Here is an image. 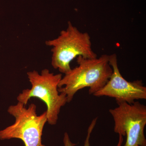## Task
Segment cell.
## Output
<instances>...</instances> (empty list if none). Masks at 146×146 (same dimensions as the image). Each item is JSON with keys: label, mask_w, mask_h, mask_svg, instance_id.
<instances>
[{"label": "cell", "mask_w": 146, "mask_h": 146, "mask_svg": "<svg viewBox=\"0 0 146 146\" xmlns=\"http://www.w3.org/2000/svg\"><path fill=\"white\" fill-rule=\"evenodd\" d=\"M77 62L78 66L65 74L58 84V92L66 95L68 103L78 91L86 87L89 88V94L94 95L105 86L113 72L109 55L94 58L79 56Z\"/></svg>", "instance_id": "obj_1"}, {"label": "cell", "mask_w": 146, "mask_h": 146, "mask_svg": "<svg viewBox=\"0 0 146 146\" xmlns=\"http://www.w3.org/2000/svg\"><path fill=\"white\" fill-rule=\"evenodd\" d=\"M46 44L51 47V64L60 72L71 70V62L79 56L86 58H97L91 47V37L87 32H82L68 22V27L60 32L57 38L47 40Z\"/></svg>", "instance_id": "obj_2"}, {"label": "cell", "mask_w": 146, "mask_h": 146, "mask_svg": "<svg viewBox=\"0 0 146 146\" xmlns=\"http://www.w3.org/2000/svg\"><path fill=\"white\" fill-rule=\"evenodd\" d=\"M27 74L31 88L23 90L19 94L18 102L26 106L31 98L41 100L46 105L47 122L51 125L56 124L60 109L68 103L66 95L58 91L62 74H54L47 69L43 70L41 74L34 70L28 72Z\"/></svg>", "instance_id": "obj_3"}, {"label": "cell", "mask_w": 146, "mask_h": 146, "mask_svg": "<svg viewBox=\"0 0 146 146\" xmlns=\"http://www.w3.org/2000/svg\"><path fill=\"white\" fill-rule=\"evenodd\" d=\"M36 106L31 104L27 108L18 102L8 108L7 112L15 118L13 124L0 131V140L21 139L25 146H46L42 143L43 129L47 122L46 111L37 115Z\"/></svg>", "instance_id": "obj_4"}, {"label": "cell", "mask_w": 146, "mask_h": 146, "mask_svg": "<svg viewBox=\"0 0 146 146\" xmlns=\"http://www.w3.org/2000/svg\"><path fill=\"white\" fill-rule=\"evenodd\" d=\"M118 107L109 110L114 121V131L126 136L123 146H146L144 129L146 125V106L139 102L132 104H118Z\"/></svg>", "instance_id": "obj_5"}, {"label": "cell", "mask_w": 146, "mask_h": 146, "mask_svg": "<svg viewBox=\"0 0 146 146\" xmlns=\"http://www.w3.org/2000/svg\"><path fill=\"white\" fill-rule=\"evenodd\" d=\"M109 63L113 72L105 86L94 94L96 97L114 98L117 104H132L135 100L146 99V87L141 80L128 81L123 77L118 67L117 55H109Z\"/></svg>", "instance_id": "obj_6"}, {"label": "cell", "mask_w": 146, "mask_h": 146, "mask_svg": "<svg viewBox=\"0 0 146 146\" xmlns=\"http://www.w3.org/2000/svg\"><path fill=\"white\" fill-rule=\"evenodd\" d=\"M97 120H98V117L95 118L92 120L91 123L90 124V125L88 128L87 136H86V140L84 142V146H91L90 144V138L91 133L94 130L95 126L96 124ZM119 141L117 146H122L123 141V136L122 135H119ZM63 142L64 146H75L76 145V144L72 143L70 139V136L67 132H65L64 133Z\"/></svg>", "instance_id": "obj_7"}]
</instances>
